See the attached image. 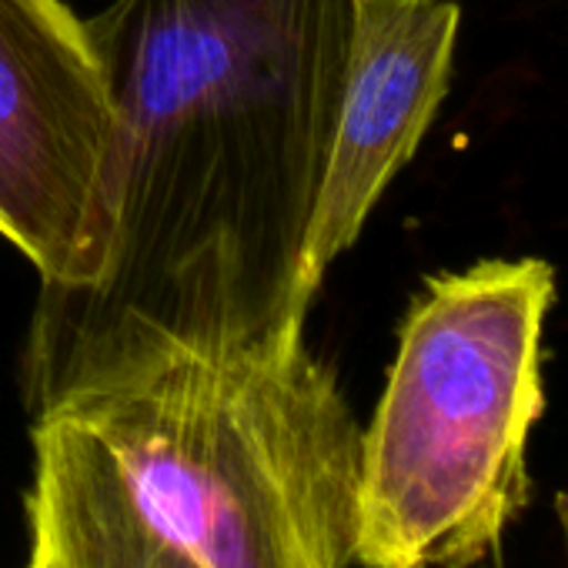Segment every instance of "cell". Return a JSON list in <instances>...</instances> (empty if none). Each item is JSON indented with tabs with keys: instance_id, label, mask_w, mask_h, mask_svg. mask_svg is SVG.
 <instances>
[{
	"instance_id": "1",
	"label": "cell",
	"mask_w": 568,
	"mask_h": 568,
	"mask_svg": "<svg viewBox=\"0 0 568 568\" xmlns=\"http://www.w3.org/2000/svg\"><path fill=\"white\" fill-rule=\"evenodd\" d=\"M358 0H111L88 18L114 118L111 237L38 288L21 395L58 402L181 355L305 335V237Z\"/></svg>"
},
{
	"instance_id": "2",
	"label": "cell",
	"mask_w": 568,
	"mask_h": 568,
	"mask_svg": "<svg viewBox=\"0 0 568 568\" xmlns=\"http://www.w3.org/2000/svg\"><path fill=\"white\" fill-rule=\"evenodd\" d=\"M41 415L74 422L201 568L355 565L362 425L305 335L181 355Z\"/></svg>"
},
{
	"instance_id": "3",
	"label": "cell",
	"mask_w": 568,
	"mask_h": 568,
	"mask_svg": "<svg viewBox=\"0 0 568 568\" xmlns=\"http://www.w3.org/2000/svg\"><path fill=\"white\" fill-rule=\"evenodd\" d=\"M555 267L488 257L412 298L385 395L362 428L355 565L475 568L531 498Z\"/></svg>"
},
{
	"instance_id": "4",
	"label": "cell",
	"mask_w": 568,
	"mask_h": 568,
	"mask_svg": "<svg viewBox=\"0 0 568 568\" xmlns=\"http://www.w3.org/2000/svg\"><path fill=\"white\" fill-rule=\"evenodd\" d=\"M118 118L101 54L64 0H0V237L41 288L108 257Z\"/></svg>"
},
{
	"instance_id": "5",
	"label": "cell",
	"mask_w": 568,
	"mask_h": 568,
	"mask_svg": "<svg viewBox=\"0 0 568 568\" xmlns=\"http://www.w3.org/2000/svg\"><path fill=\"white\" fill-rule=\"evenodd\" d=\"M462 8L455 0H358V18L305 237L302 292L358 241L375 204L415 158L452 81Z\"/></svg>"
},
{
	"instance_id": "6",
	"label": "cell",
	"mask_w": 568,
	"mask_h": 568,
	"mask_svg": "<svg viewBox=\"0 0 568 568\" xmlns=\"http://www.w3.org/2000/svg\"><path fill=\"white\" fill-rule=\"evenodd\" d=\"M28 568H201L134 505L108 455L68 418H34Z\"/></svg>"
},
{
	"instance_id": "7",
	"label": "cell",
	"mask_w": 568,
	"mask_h": 568,
	"mask_svg": "<svg viewBox=\"0 0 568 568\" xmlns=\"http://www.w3.org/2000/svg\"><path fill=\"white\" fill-rule=\"evenodd\" d=\"M558 521H561V531H565V545H568V491L558 495Z\"/></svg>"
}]
</instances>
